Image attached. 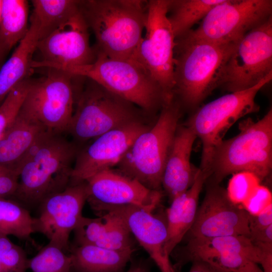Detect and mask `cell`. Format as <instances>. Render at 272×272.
Returning <instances> with one entry per match:
<instances>
[{"instance_id": "1", "label": "cell", "mask_w": 272, "mask_h": 272, "mask_svg": "<svg viewBox=\"0 0 272 272\" xmlns=\"http://www.w3.org/2000/svg\"><path fill=\"white\" fill-rule=\"evenodd\" d=\"M174 97L189 109L198 106L223 85L235 43L217 44L194 36L190 30L175 38Z\"/></svg>"}, {"instance_id": "2", "label": "cell", "mask_w": 272, "mask_h": 272, "mask_svg": "<svg viewBox=\"0 0 272 272\" xmlns=\"http://www.w3.org/2000/svg\"><path fill=\"white\" fill-rule=\"evenodd\" d=\"M62 133L46 130L21 162L19 185L15 195L23 202L40 204L70 185L72 163L79 150Z\"/></svg>"}, {"instance_id": "3", "label": "cell", "mask_w": 272, "mask_h": 272, "mask_svg": "<svg viewBox=\"0 0 272 272\" xmlns=\"http://www.w3.org/2000/svg\"><path fill=\"white\" fill-rule=\"evenodd\" d=\"M147 1H79L80 10L93 32L96 54L117 59H134L143 37Z\"/></svg>"}, {"instance_id": "4", "label": "cell", "mask_w": 272, "mask_h": 272, "mask_svg": "<svg viewBox=\"0 0 272 272\" xmlns=\"http://www.w3.org/2000/svg\"><path fill=\"white\" fill-rule=\"evenodd\" d=\"M239 132L223 140L214 149L207 182L219 184L230 174L249 171L262 181L272 168V109L260 120L248 118L239 124Z\"/></svg>"}, {"instance_id": "5", "label": "cell", "mask_w": 272, "mask_h": 272, "mask_svg": "<svg viewBox=\"0 0 272 272\" xmlns=\"http://www.w3.org/2000/svg\"><path fill=\"white\" fill-rule=\"evenodd\" d=\"M92 80L152 115L166 103L163 92L147 70L134 59H117L96 54L92 63L55 68Z\"/></svg>"}, {"instance_id": "6", "label": "cell", "mask_w": 272, "mask_h": 272, "mask_svg": "<svg viewBox=\"0 0 272 272\" xmlns=\"http://www.w3.org/2000/svg\"><path fill=\"white\" fill-rule=\"evenodd\" d=\"M181 109L174 97L165 104L155 123L137 137L116 166V170L149 189L161 191L163 173L179 125Z\"/></svg>"}, {"instance_id": "7", "label": "cell", "mask_w": 272, "mask_h": 272, "mask_svg": "<svg viewBox=\"0 0 272 272\" xmlns=\"http://www.w3.org/2000/svg\"><path fill=\"white\" fill-rule=\"evenodd\" d=\"M86 79L84 87L76 86L75 108L67 131L76 142L94 139L110 130L144 120V115H147L132 103Z\"/></svg>"}, {"instance_id": "8", "label": "cell", "mask_w": 272, "mask_h": 272, "mask_svg": "<svg viewBox=\"0 0 272 272\" xmlns=\"http://www.w3.org/2000/svg\"><path fill=\"white\" fill-rule=\"evenodd\" d=\"M271 79L270 73L253 87L221 96L197 109L189 117L185 125L202 143L200 169L208 173L213 151L228 130L240 118L258 110L256 95Z\"/></svg>"}, {"instance_id": "9", "label": "cell", "mask_w": 272, "mask_h": 272, "mask_svg": "<svg viewBox=\"0 0 272 272\" xmlns=\"http://www.w3.org/2000/svg\"><path fill=\"white\" fill-rule=\"evenodd\" d=\"M170 2V0L147 1L145 34L134 55V59L159 85L166 103L174 98L175 37L168 18Z\"/></svg>"}, {"instance_id": "10", "label": "cell", "mask_w": 272, "mask_h": 272, "mask_svg": "<svg viewBox=\"0 0 272 272\" xmlns=\"http://www.w3.org/2000/svg\"><path fill=\"white\" fill-rule=\"evenodd\" d=\"M46 75L31 80L20 111L48 130L67 132L74 113L75 76L48 68Z\"/></svg>"}, {"instance_id": "11", "label": "cell", "mask_w": 272, "mask_h": 272, "mask_svg": "<svg viewBox=\"0 0 272 272\" xmlns=\"http://www.w3.org/2000/svg\"><path fill=\"white\" fill-rule=\"evenodd\" d=\"M271 16V0H223L190 32L195 37L213 43H235Z\"/></svg>"}, {"instance_id": "12", "label": "cell", "mask_w": 272, "mask_h": 272, "mask_svg": "<svg viewBox=\"0 0 272 272\" xmlns=\"http://www.w3.org/2000/svg\"><path fill=\"white\" fill-rule=\"evenodd\" d=\"M272 73V16L235 44L223 86L230 93L253 87Z\"/></svg>"}, {"instance_id": "13", "label": "cell", "mask_w": 272, "mask_h": 272, "mask_svg": "<svg viewBox=\"0 0 272 272\" xmlns=\"http://www.w3.org/2000/svg\"><path fill=\"white\" fill-rule=\"evenodd\" d=\"M199 260L233 272L249 262L260 264L263 272H272V261L267 259L249 237L230 235L211 238H189L176 264Z\"/></svg>"}, {"instance_id": "14", "label": "cell", "mask_w": 272, "mask_h": 272, "mask_svg": "<svg viewBox=\"0 0 272 272\" xmlns=\"http://www.w3.org/2000/svg\"><path fill=\"white\" fill-rule=\"evenodd\" d=\"M88 192L85 181L70 184L63 190L45 198L34 218L36 232L45 235L50 244L63 251L69 249V237L83 218Z\"/></svg>"}, {"instance_id": "15", "label": "cell", "mask_w": 272, "mask_h": 272, "mask_svg": "<svg viewBox=\"0 0 272 272\" xmlns=\"http://www.w3.org/2000/svg\"><path fill=\"white\" fill-rule=\"evenodd\" d=\"M89 30L79 9L64 24L39 40L36 50L42 58L34 60L32 67L54 69L92 63L96 55L90 44Z\"/></svg>"}, {"instance_id": "16", "label": "cell", "mask_w": 272, "mask_h": 272, "mask_svg": "<svg viewBox=\"0 0 272 272\" xmlns=\"http://www.w3.org/2000/svg\"><path fill=\"white\" fill-rule=\"evenodd\" d=\"M150 127L144 120H138L94 139L90 144L78 151L70 184L85 181L101 171L116 166L137 137Z\"/></svg>"}, {"instance_id": "17", "label": "cell", "mask_w": 272, "mask_h": 272, "mask_svg": "<svg viewBox=\"0 0 272 272\" xmlns=\"http://www.w3.org/2000/svg\"><path fill=\"white\" fill-rule=\"evenodd\" d=\"M249 215L233 203L219 184L208 182L206 193L197 209L189 238H211L230 235L249 237Z\"/></svg>"}, {"instance_id": "18", "label": "cell", "mask_w": 272, "mask_h": 272, "mask_svg": "<svg viewBox=\"0 0 272 272\" xmlns=\"http://www.w3.org/2000/svg\"><path fill=\"white\" fill-rule=\"evenodd\" d=\"M91 208L100 206L131 205L153 212L162 197L161 191L148 188L117 170L101 171L85 181Z\"/></svg>"}, {"instance_id": "19", "label": "cell", "mask_w": 272, "mask_h": 272, "mask_svg": "<svg viewBox=\"0 0 272 272\" xmlns=\"http://www.w3.org/2000/svg\"><path fill=\"white\" fill-rule=\"evenodd\" d=\"M91 208L97 215L109 212L118 216L161 272H176L170 256L165 251L167 237L166 220L153 212L131 205H100Z\"/></svg>"}, {"instance_id": "20", "label": "cell", "mask_w": 272, "mask_h": 272, "mask_svg": "<svg viewBox=\"0 0 272 272\" xmlns=\"http://www.w3.org/2000/svg\"><path fill=\"white\" fill-rule=\"evenodd\" d=\"M196 138L189 127L178 125L162 179V187L170 201L186 191L194 181L198 169L191 164L190 155Z\"/></svg>"}, {"instance_id": "21", "label": "cell", "mask_w": 272, "mask_h": 272, "mask_svg": "<svg viewBox=\"0 0 272 272\" xmlns=\"http://www.w3.org/2000/svg\"><path fill=\"white\" fill-rule=\"evenodd\" d=\"M208 178L198 168L191 186L171 201L166 210L167 237L165 251L170 256L192 226L198 209L199 194Z\"/></svg>"}, {"instance_id": "22", "label": "cell", "mask_w": 272, "mask_h": 272, "mask_svg": "<svg viewBox=\"0 0 272 272\" xmlns=\"http://www.w3.org/2000/svg\"><path fill=\"white\" fill-rule=\"evenodd\" d=\"M47 130L20 110L0 138V165L19 172V166L30 148Z\"/></svg>"}, {"instance_id": "23", "label": "cell", "mask_w": 272, "mask_h": 272, "mask_svg": "<svg viewBox=\"0 0 272 272\" xmlns=\"http://www.w3.org/2000/svg\"><path fill=\"white\" fill-rule=\"evenodd\" d=\"M28 32L0 67V103L18 84L30 78L33 56L40 39L37 25L30 20Z\"/></svg>"}, {"instance_id": "24", "label": "cell", "mask_w": 272, "mask_h": 272, "mask_svg": "<svg viewBox=\"0 0 272 272\" xmlns=\"http://www.w3.org/2000/svg\"><path fill=\"white\" fill-rule=\"evenodd\" d=\"M70 250L74 272H123L134 249L117 251L95 244H81Z\"/></svg>"}, {"instance_id": "25", "label": "cell", "mask_w": 272, "mask_h": 272, "mask_svg": "<svg viewBox=\"0 0 272 272\" xmlns=\"http://www.w3.org/2000/svg\"><path fill=\"white\" fill-rule=\"evenodd\" d=\"M29 4L25 0H3L0 20V57H4L28 32Z\"/></svg>"}, {"instance_id": "26", "label": "cell", "mask_w": 272, "mask_h": 272, "mask_svg": "<svg viewBox=\"0 0 272 272\" xmlns=\"http://www.w3.org/2000/svg\"><path fill=\"white\" fill-rule=\"evenodd\" d=\"M79 1L33 0L30 20L38 26L41 39L66 22L79 10ZM39 39V40H40Z\"/></svg>"}, {"instance_id": "27", "label": "cell", "mask_w": 272, "mask_h": 272, "mask_svg": "<svg viewBox=\"0 0 272 272\" xmlns=\"http://www.w3.org/2000/svg\"><path fill=\"white\" fill-rule=\"evenodd\" d=\"M223 0H170L168 18L176 37L191 30Z\"/></svg>"}, {"instance_id": "28", "label": "cell", "mask_w": 272, "mask_h": 272, "mask_svg": "<svg viewBox=\"0 0 272 272\" xmlns=\"http://www.w3.org/2000/svg\"><path fill=\"white\" fill-rule=\"evenodd\" d=\"M34 233V218L29 211L17 202L0 198V233L30 241Z\"/></svg>"}, {"instance_id": "29", "label": "cell", "mask_w": 272, "mask_h": 272, "mask_svg": "<svg viewBox=\"0 0 272 272\" xmlns=\"http://www.w3.org/2000/svg\"><path fill=\"white\" fill-rule=\"evenodd\" d=\"M32 272H74L70 254L48 243L28 260V269Z\"/></svg>"}, {"instance_id": "30", "label": "cell", "mask_w": 272, "mask_h": 272, "mask_svg": "<svg viewBox=\"0 0 272 272\" xmlns=\"http://www.w3.org/2000/svg\"><path fill=\"white\" fill-rule=\"evenodd\" d=\"M110 214L109 224L105 232L95 245L117 251L133 249L132 234L124 223L116 215Z\"/></svg>"}, {"instance_id": "31", "label": "cell", "mask_w": 272, "mask_h": 272, "mask_svg": "<svg viewBox=\"0 0 272 272\" xmlns=\"http://www.w3.org/2000/svg\"><path fill=\"white\" fill-rule=\"evenodd\" d=\"M31 79H27L16 85L0 105V138L14 121L23 104Z\"/></svg>"}, {"instance_id": "32", "label": "cell", "mask_w": 272, "mask_h": 272, "mask_svg": "<svg viewBox=\"0 0 272 272\" xmlns=\"http://www.w3.org/2000/svg\"><path fill=\"white\" fill-rule=\"evenodd\" d=\"M226 190L229 200L234 204L241 205L260 184L261 180L254 173L241 171L232 174Z\"/></svg>"}, {"instance_id": "33", "label": "cell", "mask_w": 272, "mask_h": 272, "mask_svg": "<svg viewBox=\"0 0 272 272\" xmlns=\"http://www.w3.org/2000/svg\"><path fill=\"white\" fill-rule=\"evenodd\" d=\"M28 260L25 251L0 233V263L4 272H26Z\"/></svg>"}, {"instance_id": "34", "label": "cell", "mask_w": 272, "mask_h": 272, "mask_svg": "<svg viewBox=\"0 0 272 272\" xmlns=\"http://www.w3.org/2000/svg\"><path fill=\"white\" fill-rule=\"evenodd\" d=\"M96 218L83 217L74 231L76 245L95 244L105 232L110 222L108 213L99 214Z\"/></svg>"}, {"instance_id": "35", "label": "cell", "mask_w": 272, "mask_h": 272, "mask_svg": "<svg viewBox=\"0 0 272 272\" xmlns=\"http://www.w3.org/2000/svg\"><path fill=\"white\" fill-rule=\"evenodd\" d=\"M272 205V194L266 186L260 184L241 206L251 216H257Z\"/></svg>"}, {"instance_id": "36", "label": "cell", "mask_w": 272, "mask_h": 272, "mask_svg": "<svg viewBox=\"0 0 272 272\" xmlns=\"http://www.w3.org/2000/svg\"><path fill=\"white\" fill-rule=\"evenodd\" d=\"M19 173L0 165V198L15 194L19 185Z\"/></svg>"}, {"instance_id": "37", "label": "cell", "mask_w": 272, "mask_h": 272, "mask_svg": "<svg viewBox=\"0 0 272 272\" xmlns=\"http://www.w3.org/2000/svg\"><path fill=\"white\" fill-rule=\"evenodd\" d=\"M249 238L266 258L272 259V225Z\"/></svg>"}, {"instance_id": "38", "label": "cell", "mask_w": 272, "mask_h": 272, "mask_svg": "<svg viewBox=\"0 0 272 272\" xmlns=\"http://www.w3.org/2000/svg\"><path fill=\"white\" fill-rule=\"evenodd\" d=\"M272 225V205L257 216L249 218V237Z\"/></svg>"}, {"instance_id": "39", "label": "cell", "mask_w": 272, "mask_h": 272, "mask_svg": "<svg viewBox=\"0 0 272 272\" xmlns=\"http://www.w3.org/2000/svg\"><path fill=\"white\" fill-rule=\"evenodd\" d=\"M188 272H230L203 261L196 260L191 262Z\"/></svg>"}, {"instance_id": "40", "label": "cell", "mask_w": 272, "mask_h": 272, "mask_svg": "<svg viewBox=\"0 0 272 272\" xmlns=\"http://www.w3.org/2000/svg\"><path fill=\"white\" fill-rule=\"evenodd\" d=\"M123 272H150L148 266L142 261L132 263L128 268Z\"/></svg>"}, {"instance_id": "41", "label": "cell", "mask_w": 272, "mask_h": 272, "mask_svg": "<svg viewBox=\"0 0 272 272\" xmlns=\"http://www.w3.org/2000/svg\"><path fill=\"white\" fill-rule=\"evenodd\" d=\"M233 272H263L258 264L249 262Z\"/></svg>"}, {"instance_id": "42", "label": "cell", "mask_w": 272, "mask_h": 272, "mask_svg": "<svg viewBox=\"0 0 272 272\" xmlns=\"http://www.w3.org/2000/svg\"><path fill=\"white\" fill-rule=\"evenodd\" d=\"M2 2H3V0H0V20H1V16Z\"/></svg>"}, {"instance_id": "43", "label": "cell", "mask_w": 272, "mask_h": 272, "mask_svg": "<svg viewBox=\"0 0 272 272\" xmlns=\"http://www.w3.org/2000/svg\"><path fill=\"white\" fill-rule=\"evenodd\" d=\"M3 59L0 57V67L3 64V62H2L3 61Z\"/></svg>"}, {"instance_id": "44", "label": "cell", "mask_w": 272, "mask_h": 272, "mask_svg": "<svg viewBox=\"0 0 272 272\" xmlns=\"http://www.w3.org/2000/svg\"><path fill=\"white\" fill-rule=\"evenodd\" d=\"M0 272H4L2 267L1 265V263H0Z\"/></svg>"}]
</instances>
